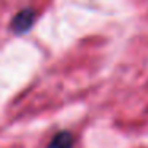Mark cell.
I'll return each instance as SVG.
<instances>
[{
	"mask_svg": "<svg viewBox=\"0 0 148 148\" xmlns=\"http://www.w3.org/2000/svg\"><path fill=\"white\" fill-rule=\"evenodd\" d=\"M37 21V11L34 10L32 7H27L19 10L16 14L13 16L10 23V29L13 30L14 34L21 35V34H26L32 29V26L35 24Z\"/></svg>",
	"mask_w": 148,
	"mask_h": 148,
	"instance_id": "obj_1",
	"label": "cell"
},
{
	"mask_svg": "<svg viewBox=\"0 0 148 148\" xmlns=\"http://www.w3.org/2000/svg\"><path fill=\"white\" fill-rule=\"evenodd\" d=\"M75 137L72 132L69 131H61L51 138V142L48 143L46 148H73Z\"/></svg>",
	"mask_w": 148,
	"mask_h": 148,
	"instance_id": "obj_2",
	"label": "cell"
}]
</instances>
